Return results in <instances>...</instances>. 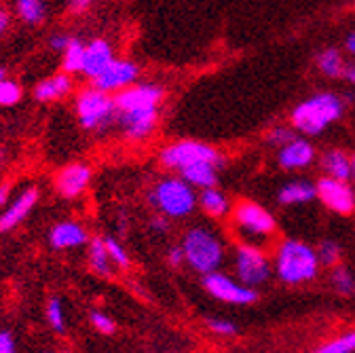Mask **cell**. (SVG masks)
Listing matches in <instances>:
<instances>
[{
  "instance_id": "1",
  "label": "cell",
  "mask_w": 355,
  "mask_h": 353,
  "mask_svg": "<svg viewBox=\"0 0 355 353\" xmlns=\"http://www.w3.org/2000/svg\"><path fill=\"white\" fill-rule=\"evenodd\" d=\"M320 271L318 252L298 239H286L275 254V273L284 284L298 286L311 282Z\"/></svg>"
},
{
  "instance_id": "2",
  "label": "cell",
  "mask_w": 355,
  "mask_h": 353,
  "mask_svg": "<svg viewBox=\"0 0 355 353\" xmlns=\"http://www.w3.org/2000/svg\"><path fill=\"white\" fill-rule=\"evenodd\" d=\"M345 104L334 94H318L292 110V127L304 136H320L340 119Z\"/></svg>"
},
{
  "instance_id": "3",
  "label": "cell",
  "mask_w": 355,
  "mask_h": 353,
  "mask_svg": "<svg viewBox=\"0 0 355 353\" xmlns=\"http://www.w3.org/2000/svg\"><path fill=\"white\" fill-rule=\"evenodd\" d=\"M184 260L197 273L218 271L222 258H225V246L207 229H191L182 241Z\"/></svg>"
},
{
  "instance_id": "4",
  "label": "cell",
  "mask_w": 355,
  "mask_h": 353,
  "mask_svg": "<svg viewBox=\"0 0 355 353\" xmlns=\"http://www.w3.org/2000/svg\"><path fill=\"white\" fill-rule=\"evenodd\" d=\"M150 203L165 218H184L195 209L197 195L182 178H163L150 193Z\"/></svg>"
},
{
  "instance_id": "5",
  "label": "cell",
  "mask_w": 355,
  "mask_h": 353,
  "mask_svg": "<svg viewBox=\"0 0 355 353\" xmlns=\"http://www.w3.org/2000/svg\"><path fill=\"white\" fill-rule=\"evenodd\" d=\"M76 114L85 129H104L110 121H114V98L96 87H89L76 98Z\"/></svg>"
},
{
  "instance_id": "6",
  "label": "cell",
  "mask_w": 355,
  "mask_h": 353,
  "mask_svg": "<svg viewBox=\"0 0 355 353\" xmlns=\"http://www.w3.org/2000/svg\"><path fill=\"white\" fill-rule=\"evenodd\" d=\"M233 223L241 231V235L248 237L250 243L266 241L271 235H275V231H277L275 218L269 212H266L262 205L252 203V201H243V203H239L235 207Z\"/></svg>"
},
{
  "instance_id": "7",
  "label": "cell",
  "mask_w": 355,
  "mask_h": 353,
  "mask_svg": "<svg viewBox=\"0 0 355 353\" xmlns=\"http://www.w3.org/2000/svg\"><path fill=\"white\" fill-rule=\"evenodd\" d=\"M159 159L167 169H178V171L187 165L199 163V161H209L216 165L222 163V157L214 146L203 144V142H195V140H182V142L167 144L161 150Z\"/></svg>"
},
{
  "instance_id": "8",
  "label": "cell",
  "mask_w": 355,
  "mask_h": 353,
  "mask_svg": "<svg viewBox=\"0 0 355 353\" xmlns=\"http://www.w3.org/2000/svg\"><path fill=\"white\" fill-rule=\"evenodd\" d=\"M235 271L243 286L254 288L271 277V262L258 246L243 243L235 252Z\"/></svg>"
},
{
  "instance_id": "9",
  "label": "cell",
  "mask_w": 355,
  "mask_h": 353,
  "mask_svg": "<svg viewBox=\"0 0 355 353\" xmlns=\"http://www.w3.org/2000/svg\"><path fill=\"white\" fill-rule=\"evenodd\" d=\"M203 286H205V290H207L214 298H218V300H222V302H231V304H252V302L258 300V294H256L252 288H248V286H243V284H237V282H233L229 275L218 273V271L205 273Z\"/></svg>"
},
{
  "instance_id": "10",
  "label": "cell",
  "mask_w": 355,
  "mask_h": 353,
  "mask_svg": "<svg viewBox=\"0 0 355 353\" xmlns=\"http://www.w3.org/2000/svg\"><path fill=\"white\" fill-rule=\"evenodd\" d=\"M315 197H320V201L336 214H351L355 209V191L351 189L349 180L326 175L315 184Z\"/></svg>"
},
{
  "instance_id": "11",
  "label": "cell",
  "mask_w": 355,
  "mask_h": 353,
  "mask_svg": "<svg viewBox=\"0 0 355 353\" xmlns=\"http://www.w3.org/2000/svg\"><path fill=\"white\" fill-rule=\"evenodd\" d=\"M165 92L161 85L155 83H140V85H129L125 89L116 92L114 108L116 110H133V108H159L163 102Z\"/></svg>"
},
{
  "instance_id": "12",
  "label": "cell",
  "mask_w": 355,
  "mask_h": 353,
  "mask_svg": "<svg viewBox=\"0 0 355 353\" xmlns=\"http://www.w3.org/2000/svg\"><path fill=\"white\" fill-rule=\"evenodd\" d=\"M140 74V68L129 62V60H112L96 78H94V87L100 92H106V94H116L125 87L136 83Z\"/></svg>"
},
{
  "instance_id": "13",
  "label": "cell",
  "mask_w": 355,
  "mask_h": 353,
  "mask_svg": "<svg viewBox=\"0 0 355 353\" xmlns=\"http://www.w3.org/2000/svg\"><path fill=\"white\" fill-rule=\"evenodd\" d=\"M119 127L125 131L129 140H144L148 138L159 119V108H133V110H116L114 114Z\"/></svg>"
},
{
  "instance_id": "14",
  "label": "cell",
  "mask_w": 355,
  "mask_h": 353,
  "mask_svg": "<svg viewBox=\"0 0 355 353\" xmlns=\"http://www.w3.org/2000/svg\"><path fill=\"white\" fill-rule=\"evenodd\" d=\"M92 167L85 163H70L66 165L60 173H58V191L62 193V197L66 199H74L78 195H83L87 191V187L92 184Z\"/></svg>"
},
{
  "instance_id": "15",
  "label": "cell",
  "mask_w": 355,
  "mask_h": 353,
  "mask_svg": "<svg viewBox=\"0 0 355 353\" xmlns=\"http://www.w3.org/2000/svg\"><path fill=\"white\" fill-rule=\"evenodd\" d=\"M112 60H114V51H112L110 42L104 38H96L89 42V45H85L80 74H85L89 78H96Z\"/></svg>"
},
{
  "instance_id": "16",
  "label": "cell",
  "mask_w": 355,
  "mask_h": 353,
  "mask_svg": "<svg viewBox=\"0 0 355 353\" xmlns=\"http://www.w3.org/2000/svg\"><path fill=\"white\" fill-rule=\"evenodd\" d=\"M38 201V189L30 187L24 193H19V197H15V201L0 214V233H7L11 229H15L21 220L32 212V207Z\"/></svg>"
},
{
  "instance_id": "17",
  "label": "cell",
  "mask_w": 355,
  "mask_h": 353,
  "mask_svg": "<svg viewBox=\"0 0 355 353\" xmlns=\"http://www.w3.org/2000/svg\"><path fill=\"white\" fill-rule=\"evenodd\" d=\"M315 159V148L311 146V142L302 140V138H292L288 144H284L279 148L277 161L284 169H302L306 165H311Z\"/></svg>"
},
{
  "instance_id": "18",
  "label": "cell",
  "mask_w": 355,
  "mask_h": 353,
  "mask_svg": "<svg viewBox=\"0 0 355 353\" xmlns=\"http://www.w3.org/2000/svg\"><path fill=\"white\" fill-rule=\"evenodd\" d=\"M49 241L55 250H68V248H78L83 243H87V231L78 225L72 223V220H66V223H60L51 229L49 233Z\"/></svg>"
},
{
  "instance_id": "19",
  "label": "cell",
  "mask_w": 355,
  "mask_h": 353,
  "mask_svg": "<svg viewBox=\"0 0 355 353\" xmlns=\"http://www.w3.org/2000/svg\"><path fill=\"white\" fill-rule=\"evenodd\" d=\"M70 89H72V78L70 74L62 72V74H53L49 78L40 80L34 87V98L38 102H55V100L66 98Z\"/></svg>"
},
{
  "instance_id": "20",
  "label": "cell",
  "mask_w": 355,
  "mask_h": 353,
  "mask_svg": "<svg viewBox=\"0 0 355 353\" xmlns=\"http://www.w3.org/2000/svg\"><path fill=\"white\" fill-rule=\"evenodd\" d=\"M180 175L184 182H189L195 189H209V187H216L218 182V165L209 161H199V163L182 167Z\"/></svg>"
},
{
  "instance_id": "21",
  "label": "cell",
  "mask_w": 355,
  "mask_h": 353,
  "mask_svg": "<svg viewBox=\"0 0 355 353\" xmlns=\"http://www.w3.org/2000/svg\"><path fill=\"white\" fill-rule=\"evenodd\" d=\"M315 197V187L306 182V180H294V182H288L279 189L277 193V201L282 205H300V203H306Z\"/></svg>"
},
{
  "instance_id": "22",
  "label": "cell",
  "mask_w": 355,
  "mask_h": 353,
  "mask_svg": "<svg viewBox=\"0 0 355 353\" xmlns=\"http://www.w3.org/2000/svg\"><path fill=\"white\" fill-rule=\"evenodd\" d=\"M322 167L324 171L330 175V178H338V180H349L351 173V157L345 155L343 150H328L322 157Z\"/></svg>"
},
{
  "instance_id": "23",
  "label": "cell",
  "mask_w": 355,
  "mask_h": 353,
  "mask_svg": "<svg viewBox=\"0 0 355 353\" xmlns=\"http://www.w3.org/2000/svg\"><path fill=\"white\" fill-rule=\"evenodd\" d=\"M199 203L201 207L214 216V218H220L229 212V199L225 193H220L216 187H209V189H201V195H199Z\"/></svg>"
},
{
  "instance_id": "24",
  "label": "cell",
  "mask_w": 355,
  "mask_h": 353,
  "mask_svg": "<svg viewBox=\"0 0 355 353\" xmlns=\"http://www.w3.org/2000/svg\"><path fill=\"white\" fill-rule=\"evenodd\" d=\"M318 68L330 76V78H338L343 72H345V62H343V55L338 49H324L320 55H318Z\"/></svg>"
},
{
  "instance_id": "25",
  "label": "cell",
  "mask_w": 355,
  "mask_h": 353,
  "mask_svg": "<svg viewBox=\"0 0 355 353\" xmlns=\"http://www.w3.org/2000/svg\"><path fill=\"white\" fill-rule=\"evenodd\" d=\"M89 264L98 275H108L110 271V258L104 246V239H92L89 243Z\"/></svg>"
},
{
  "instance_id": "26",
  "label": "cell",
  "mask_w": 355,
  "mask_h": 353,
  "mask_svg": "<svg viewBox=\"0 0 355 353\" xmlns=\"http://www.w3.org/2000/svg\"><path fill=\"white\" fill-rule=\"evenodd\" d=\"M83 51L85 45L78 38H70L68 47L64 49V60H62V68L66 74H80V64H83Z\"/></svg>"
},
{
  "instance_id": "27",
  "label": "cell",
  "mask_w": 355,
  "mask_h": 353,
  "mask_svg": "<svg viewBox=\"0 0 355 353\" xmlns=\"http://www.w3.org/2000/svg\"><path fill=\"white\" fill-rule=\"evenodd\" d=\"M17 13L26 24L36 26V24H42L44 15H47V9H44L42 0H17Z\"/></svg>"
},
{
  "instance_id": "28",
  "label": "cell",
  "mask_w": 355,
  "mask_h": 353,
  "mask_svg": "<svg viewBox=\"0 0 355 353\" xmlns=\"http://www.w3.org/2000/svg\"><path fill=\"white\" fill-rule=\"evenodd\" d=\"M353 351H355V330H351V332H347V334H343V336H338V338H334V341H330L326 345H322L313 353H353Z\"/></svg>"
},
{
  "instance_id": "29",
  "label": "cell",
  "mask_w": 355,
  "mask_h": 353,
  "mask_svg": "<svg viewBox=\"0 0 355 353\" xmlns=\"http://www.w3.org/2000/svg\"><path fill=\"white\" fill-rule=\"evenodd\" d=\"M21 100V87L15 80L0 78V106H13Z\"/></svg>"
},
{
  "instance_id": "30",
  "label": "cell",
  "mask_w": 355,
  "mask_h": 353,
  "mask_svg": "<svg viewBox=\"0 0 355 353\" xmlns=\"http://www.w3.org/2000/svg\"><path fill=\"white\" fill-rule=\"evenodd\" d=\"M332 286H334L336 292L349 294V292L355 290V279H353V275H351V271L347 267H334V271H332Z\"/></svg>"
},
{
  "instance_id": "31",
  "label": "cell",
  "mask_w": 355,
  "mask_h": 353,
  "mask_svg": "<svg viewBox=\"0 0 355 353\" xmlns=\"http://www.w3.org/2000/svg\"><path fill=\"white\" fill-rule=\"evenodd\" d=\"M47 320L51 324V328L55 332H64L66 330V324H64V309H62V302L60 298H51L49 304H47Z\"/></svg>"
},
{
  "instance_id": "32",
  "label": "cell",
  "mask_w": 355,
  "mask_h": 353,
  "mask_svg": "<svg viewBox=\"0 0 355 353\" xmlns=\"http://www.w3.org/2000/svg\"><path fill=\"white\" fill-rule=\"evenodd\" d=\"M315 252H318L320 262H324L326 267H334V264L340 260V246L334 241H324Z\"/></svg>"
},
{
  "instance_id": "33",
  "label": "cell",
  "mask_w": 355,
  "mask_h": 353,
  "mask_svg": "<svg viewBox=\"0 0 355 353\" xmlns=\"http://www.w3.org/2000/svg\"><path fill=\"white\" fill-rule=\"evenodd\" d=\"M104 246H106L108 258H110L112 262H116L119 267H127V264H129V256H127L125 248H123L116 239L108 237V239H104Z\"/></svg>"
},
{
  "instance_id": "34",
  "label": "cell",
  "mask_w": 355,
  "mask_h": 353,
  "mask_svg": "<svg viewBox=\"0 0 355 353\" xmlns=\"http://www.w3.org/2000/svg\"><path fill=\"white\" fill-rule=\"evenodd\" d=\"M292 138H296L294 136V131L290 129V127H273L271 131H269V136H266V142H269V144H273V146H284V144H288Z\"/></svg>"
},
{
  "instance_id": "35",
  "label": "cell",
  "mask_w": 355,
  "mask_h": 353,
  "mask_svg": "<svg viewBox=\"0 0 355 353\" xmlns=\"http://www.w3.org/2000/svg\"><path fill=\"white\" fill-rule=\"evenodd\" d=\"M92 324L100 330V332H104V334H112L114 332V322L108 318V316H104V313H100V311H96V313H92Z\"/></svg>"
},
{
  "instance_id": "36",
  "label": "cell",
  "mask_w": 355,
  "mask_h": 353,
  "mask_svg": "<svg viewBox=\"0 0 355 353\" xmlns=\"http://www.w3.org/2000/svg\"><path fill=\"white\" fill-rule=\"evenodd\" d=\"M207 326L216 332V334H222V336H233L237 332L235 324L227 322V320H209Z\"/></svg>"
},
{
  "instance_id": "37",
  "label": "cell",
  "mask_w": 355,
  "mask_h": 353,
  "mask_svg": "<svg viewBox=\"0 0 355 353\" xmlns=\"http://www.w3.org/2000/svg\"><path fill=\"white\" fill-rule=\"evenodd\" d=\"M0 353H15V341L11 332H0Z\"/></svg>"
},
{
  "instance_id": "38",
  "label": "cell",
  "mask_w": 355,
  "mask_h": 353,
  "mask_svg": "<svg viewBox=\"0 0 355 353\" xmlns=\"http://www.w3.org/2000/svg\"><path fill=\"white\" fill-rule=\"evenodd\" d=\"M70 38H72V36H68V34H55V36L51 38V47H53L55 51L64 53V49L68 47Z\"/></svg>"
},
{
  "instance_id": "39",
  "label": "cell",
  "mask_w": 355,
  "mask_h": 353,
  "mask_svg": "<svg viewBox=\"0 0 355 353\" xmlns=\"http://www.w3.org/2000/svg\"><path fill=\"white\" fill-rule=\"evenodd\" d=\"M169 262L173 264V267H180V264L184 262V252H182V248H173V250H169Z\"/></svg>"
},
{
  "instance_id": "40",
  "label": "cell",
  "mask_w": 355,
  "mask_h": 353,
  "mask_svg": "<svg viewBox=\"0 0 355 353\" xmlns=\"http://www.w3.org/2000/svg\"><path fill=\"white\" fill-rule=\"evenodd\" d=\"M92 3H94V0H72V3H70V9H72L74 13H80V11H85Z\"/></svg>"
},
{
  "instance_id": "41",
  "label": "cell",
  "mask_w": 355,
  "mask_h": 353,
  "mask_svg": "<svg viewBox=\"0 0 355 353\" xmlns=\"http://www.w3.org/2000/svg\"><path fill=\"white\" fill-rule=\"evenodd\" d=\"M7 201H9V187L0 184V205H7Z\"/></svg>"
},
{
  "instance_id": "42",
  "label": "cell",
  "mask_w": 355,
  "mask_h": 353,
  "mask_svg": "<svg viewBox=\"0 0 355 353\" xmlns=\"http://www.w3.org/2000/svg\"><path fill=\"white\" fill-rule=\"evenodd\" d=\"M153 229H157V231H165V229H167L165 218H153Z\"/></svg>"
},
{
  "instance_id": "43",
  "label": "cell",
  "mask_w": 355,
  "mask_h": 353,
  "mask_svg": "<svg viewBox=\"0 0 355 353\" xmlns=\"http://www.w3.org/2000/svg\"><path fill=\"white\" fill-rule=\"evenodd\" d=\"M347 49H349V53L355 55V32L347 36Z\"/></svg>"
},
{
  "instance_id": "44",
  "label": "cell",
  "mask_w": 355,
  "mask_h": 353,
  "mask_svg": "<svg viewBox=\"0 0 355 353\" xmlns=\"http://www.w3.org/2000/svg\"><path fill=\"white\" fill-rule=\"evenodd\" d=\"M343 74L347 76V80H349V83H353V85H355V64H353V66H349Z\"/></svg>"
},
{
  "instance_id": "45",
  "label": "cell",
  "mask_w": 355,
  "mask_h": 353,
  "mask_svg": "<svg viewBox=\"0 0 355 353\" xmlns=\"http://www.w3.org/2000/svg\"><path fill=\"white\" fill-rule=\"evenodd\" d=\"M7 24H9V15L5 11H0V32L7 28Z\"/></svg>"
},
{
  "instance_id": "46",
  "label": "cell",
  "mask_w": 355,
  "mask_h": 353,
  "mask_svg": "<svg viewBox=\"0 0 355 353\" xmlns=\"http://www.w3.org/2000/svg\"><path fill=\"white\" fill-rule=\"evenodd\" d=\"M349 180L355 182V155L351 157V173H349Z\"/></svg>"
},
{
  "instance_id": "47",
  "label": "cell",
  "mask_w": 355,
  "mask_h": 353,
  "mask_svg": "<svg viewBox=\"0 0 355 353\" xmlns=\"http://www.w3.org/2000/svg\"><path fill=\"white\" fill-rule=\"evenodd\" d=\"M3 165H5V150L0 148V167H3Z\"/></svg>"
},
{
  "instance_id": "48",
  "label": "cell",
  "mask_w": 355,
  "mask_h": 353,
  "mask_svg": "<svg viewBox=\"0 0 355 353\" xmlns=\"http://www.w3.org/2000/svg\"><path fill=\"white\" fill-rule=\"evenodd\" d=\"M3 76H5V70H3V68H0V78H3Z\"/></svg>"
},
{
  "instance_id": "49",
  "label": "cell",
  "mask_w": 355,
  "mask_h": 353,
  "mask_svg": "<svg viewBox=\"0 0 355 353\" xmlns=\"http://www.w3.org/2000/svg\"><path fill=\"white\" fill-rule=\"evenodd\" d=\"M44 353H49V351H44Z\"/></svg>"
}]
</instances>
